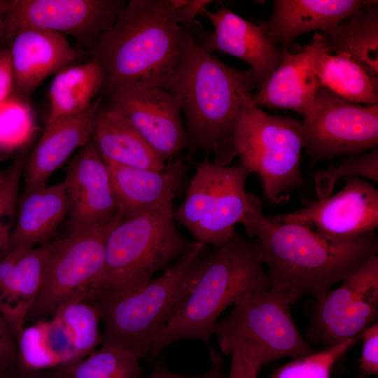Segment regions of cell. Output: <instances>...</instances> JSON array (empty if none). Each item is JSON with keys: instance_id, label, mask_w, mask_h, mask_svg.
Masks as SVG:
<instances>
[{"instance_id": "6da1fadb", "label": "cell", "mask_w": 378, "mask_h": 378, "mask_svg": "<svg viewBox=\"0 0 378 378\" xmlns=\"http://www.w3.org/2000/svg\"><path fill=\"white\" fill-rule=\"evenodd\" d=\"M240 224L249 237L258 238L270 289L290 304L308 295L319 300L378 252L374 232L340 238L303 225L275 222L262 214V202L252 194L251 207Z\"/></svg>"}, {"instance_id": "7a4b0ae2", "label": "cell", "mask_w": 378, "mask_h": 378, "mask_svg": "<svg viewBox=\"0 0 378 378\" xmlns=\"http://www.w3.org/2000/svg\"><path fill=\"white\" fill-rule=\"evenodd\" d=\"M256 87L251 69L228 66L204 50L186 29L179 59L162 88L178 99L184 115L188 148L213 155L227 166L237 156L234 136Z\"/></svg>"}, {"instance_id": "3957f363", "label": "cell", "mask_w": 378, "mask_h": 378, "mask_svg": "<svg viewBox=\"0 0 378 378\" xmlns=\"http://www.w3.org/2000/svg\"><path fill=\"white\" fill-rule=\"evenodd\" d=\"M186 29L176 20L171 0H130L90 52L102 66L100 92L132 83L162 88L176 64Z\"/></svg>"}, {"instance_id": "277c9868", "label": "cell", "mask_w": 378, "mask_h": 378, "mask_svg": "<svg viewBox=\"0 0 378 378\" xmlns=\"http://www.w3.org/2000/svg\"><path fill=\"white\" fill-rule=\"evenodd\" d=\"M271 280L259 254L257 240L239 233L200 260L195 281L182 305L155 337L151 355L183 339L209 343L219 315L243 295L267 290Z\"/></svg>"}, {"instance_id": "5b68a950", "label": "cell", "mask_w": 378, "mask_h": 378, "mask_svg": "<svg viewBox=\"0 0 378 378\" xmlns=\"http://www.w3.org/2000/svg\"><path fill=\"white\" fill-rule=\"evenodd\" d=\"M173 201L115 225L107 238L103 268L83 302L102 312L200 244L177 229Z\"/></svg>"}, {"instance_id": "8992f818", "label": "cell", "mask_w": 378, "mask_h": 378, "mask_svg": "<svg viewBox=\"0 0 378 378\" xmlns=\"http://www.w3.org/2000/svg\"><path fill=\"white\" fill-rule=\"evenodd\" d=\"M205 246L200 244L166 267L160 276L103 309L101 346L123 349L139 360L150 356L155 337L173 318L192 288Z\"/></svg>"}, {"instance_id": "52a82bcc", "label": "cell", "mask_w": 378, "mask_h": 378, "mask_svg": "<svg viewBox=\"0 0 378 378\" xmlns=\"http://www.w3.org/2000/svg\"><path fill=\"white\" fill-rule=\"evenodd\" d=\"M233 305L213 328L224 354L244 351L264 366L284 357L296 358L316 351L295 326L291 304L274 290L247 293Z\"/></svg>"}, {"instance_id": "ba28073f", "label": "cell", "mask_w": 378, "mask_h": 378, "mask_svg": "<svg viewBox=\"0 0 378 378\" xmlns=\"http://www.w3.org/2000/svg\"><path fill=\"white\" fill-rule=\"evenodd\" d=\"M234 142L241 164L260 178L268 200L281 204L288 191L304 183L302 123L250 104L243 111Z\"/></svg>"}, {"instance_id": "9c48e42d", "label": "cell", "mask_w": 378, "mask_h": 378, "mask_svg": "<svg viewBox=\"0 0 378 378\" xmlns=\"http://www.w3.org/2000/svg\"><path fill=\"white\" fill-rule=\"evenodd\" d=\"M250 174L241 163L222 166L206 158L199 164L185 200L174 211L195 242L218 248L234 234L251 207L246 190Z\"/></svg>"}, {"instance_id": "30bf717a", "label": "cell", "mask_w": 378, "mask_h": 378, "mask_svg": "<svg viewBox=\"0 0 378 378\" xmlns=\"http://www.w3.org/2000/svg\"><path fill=\"white\" fill-rule=\"evenodd\" d=\"M122 218L50 243L39 293L25 319H48L62 307L83 302L104 263L108 236Z\"/></svg>"}, {"instance_id": "8fae6325", "label": "cell", "mask_w": 378, "mask_h": 378, "mask_svg": "<svg viewBox=\"0 0 378 378\" xmlns=\"http://www.w3.org/2000/svg\"><path fill=\"white\" fill-rule=\"evenodd\" d=\"M101 312L78 302L66 304L50 318L24 327L16 340L17 370L24 372L75 365L100 344Z\"/></svg>"}, {"instance_id": "7c38bea8", "label": "cell", "mask_w": 378, "mask_h": 378, "mask_svg": "<svg viewBox=\"0 0 378 378\" xmlns=\"http://www.w3.org/2000/svg\"><path fill=\"white\" fill-rule=\"evenodd\" d=\"M302 131L312 164L339 155L358 156L377 148L378 106L354 103L319 87Z\"/></svg>"}, {"instance_id": "4fadbf2b", "label": "cell", "mask_w": 378, "mask_h": 378, "mask_svg": "<svg viewBox=\"0 0 378 378\" xmlns=\"http://www.w3.org/2000/svg\"><path fill=\"white\" fill-rule=\"evenodd\" d=\"M125 4L120 0H10L0 42L10 43L20 30L38 28L70 35L90 52Z\"/></svg>"}, {"instance_id": "5bb4252c", "label": "cell", "mask_w": 378, "mask_h": 378, "mask_svg": "<svg viewBox=\"0 0 378 378\" xmlns=\"http://www.w3.org/2000/svg\"><path fill=\"white\" fill-rule=\"evenodd\" d=\"M378 316V256L316 300L309 337L328 347L360 335Z\"/></svg>"}, {"instance_id": "9a60e30c", "label": "cell", "mask_w": 378, "mask_h": 378, "mask_svg": "<svg viewBox=\"0 0 378 378\" xmlns=\"http://www.w3.org/2000/svg\"><path fill=\"white\" fill-rule=\"evenodd\" d=\"M64 184L68 200L67 235L122 218L108 169L92 138L69 164Z\"/></svg>"}, {"instance_id": "2e32d148", "label": "cell", "mask_w": 378, "mask_h": 378, "mask_svg": "<svg viewBox=\"0 0 378 378\" xmlns=\"http://www.w3.org/2000/svg\"><path fill=\"white\" fill-rule=\"evenodd\" d=\"M108 104L122 111L164 162L188 148L179 102L168 90L127 84L108 94Z\"/></svg>"}, {"instance_id": "e0dca14e", "label": "cell", "mask_w": 378, "mask_h": 378, "mask_svg": "<svg viewBox=\"0 0 378 378\" xmlns=\"http://www.w3.org/2000/svg\"><path fill=\"white\" fill-rule=\"evenodd\" d=\"M268 218L315 227L318 232L335 237L360 236L378 227V190L360 178L348 177L336 194L307 202L298 211Z\"/></svg>"}, {"instance_id": "ac0fdd59", "label": "cell", "mask_w": 378, "mask_h": 378, "mask_svg": "<svg viewBox=\"0 0 378 378\" xmlns=\"http://www.w3.org/2000/svg\"><path fill=\"white\" fill-rule=\"evenodd\" d=\"M328 51L321 33H315L310 43L296 52L282 51V59L256 94L251 95L253 104L258 108H286L308 116L317 90L320 87L314 71L317 56Z\"/></svg>"}, {"instance_id": "d6986e66", "label": "cell", "mask_w": 378, "mask_h": 378, "mask_svg": "<svg viewBox=\"0 0 378 378\" xmlns=\"http://www.w3.org/2000/svg\"><path fill=\"white\" fill-rule=\"evenodd\" d=\"M202 13L214 26L212 33L204 32L197 43L208 52H219L236 57L250 66L255 85L260 88L276 69L282 51L267 38L262 27L226 7Z\"/></svg>"}, {"instance_id": "ffe728a7", "label": "cell", "mask_w": 378, "mask_h": 378, "mask_svg": "<svg viewBox=\"0 0 378 378\" xmlns=\"http://www.w3.org/2000/svg\"><path fill=\"white\" fill-rule=\"evenodd\" d=\"M9 44L13 95L25 101L46 78L66 66L80 64L88 53L74 48L66 36L38 28L20 30Z\"/></svg>"}, {"instance_id": "44dd1931", "label": "cell", "mask_w": 378, "mask_h": 378, "mask_svg": "<svg viewBox=\"0 0 378 378\" xmlns=\"http://www.w3.org/2000/svg\"><path fill=\"white\" fill-rule=\"evenodd\" d=\"M368 0H275L270 17L258 22L269 41L281 51L307 32L328 31Z\"/></svg>"}, {"instance_id": "7402d4cb", "label": "cell", "mask_w": 378, "mask_h": 378, "mask_svg": "<svg viewBox=\"0 0 378 378\" xmlns=\"http://www.w3.org/2000/svg\"><path fill=\"white\" fill-rule=\"evenodd\" d=\"M50 243L0 258V314L15 340L41 287Z\"/></svg>"}, {"instance_id": "603a6c76", "label": "cell", "mask_w": 378, "mask_h": 378, "mask_svg": "<svg viewBox=\"0 0 378 378\" xmlns=\"http://www.w3.org/2000/svg\"><path fill=\"white\" fill-rule=\"evenodd\" d=\"M100 103L99 98L80 113L46 124L43 134L24 167L23 194L45 187L52 173L77 148L88 141Z\"/></svg>"}, {"instance_id": "cb8c5ba5", "label": "cell", "mask_w": 378, "mask_h": 378, "mask_svg": "<svg viewBox=\"0 0 378 378\" xmlns=\"http://www.w3.org/2000/svg\"><path fill=\"white\" fill-rule=\"evenodd\" d=\"M104 162L108 169L122 218L143 214L174 200L188 169L178 158L168 160L162 171Z\"/></svg>"}, {"instance_id": "d4e9b609", "label": "cell", "mask_w": 378, "mask_h": 378, "mask_svg": "<svg viewBox=\"0 0 378 378\" xmlns=\"http://www.w3.org/2000/svg\"><path fill=\"white\" fill-rule=\"evenodd\" d=\"M91 138L104 161L154 171L165 167L122 111L109 104L97 111Z\"/></svg>"}, {"instance_id": "484cf974", "label": "cell", "mask_w": 378, "mask_h": 378, "mask_svg": "<svg viewBox=\"0 0 378 378\" xmlns=\"http://www.w3.org/2000/svg\"><path fill=\"white\" fill-rule=\"evenodd\" d=\"M67 213L68 200L64 182L23 194L18 204L8 252L47 244Z\"/></svg>"}, {"instance_id": "4316f807", "label": "cell", "mask_w": 378, "mask_h": 378, "mask_svg": "<svg viewBox=\"0 0 378 378\" xmlns=\"http://www.w3.org/2000/svg\"><path fill=\"white\" fill-rule=\"evenodd\" d=\"M329 53L349 57L378 78V1L368 2L344 21L321 33Z\"/></svg>"}, {"instance_id": "83f0119b", "label": "cell", "mask_w": 378, "mask_h": 378, "mask_svg": "<svg viewBox=\"0 0 378 378\" xmlns=\"http://www.w3.org/2000/svg\"><path fill=\"white\" fill-rule=\"evenodd\" d=\"M103 80V69L94 59L68 65L57 71L50 85V108L46 124L87 110Z\"/></svg>"}, {"instance_id": "f1b7e54d", "label": "cell", "mask_w": 378, "mask_h": 378, "mask_svg": "<svg viewBox=\"0 0 378 378\" xmlns=\"http://www.w3.org/2000/svg\"><path fill=\"white\" fill-rule=\"evenodd\" d=\"M314 71L320 87L354 103L378 106V78L349 57L323 51L316 58Z\"/></svg>"}, {"instance_id": "f546056e", "label": "cell", "mask_w": 378, "mask_h": 378, "mask_svg": "<svg viewBox=\"0 0 378 378\" xmlns=\"http://www.w3.org/2000/svg\"><path fill=\"white\" fill-rule=\"evenodd\" d=\"M69 378H139V359L115 346H101L79 363L60 368Z\"/></svg>"}, {"instance_id": "4dcf8cb0", "label": "cell", "mask_w": 378, "mask_h": 378, "mask_svg": "<svg viewBox=\"0 0 378 378\" xmlns=\"http://www.w3.org/2000/svg\"><path fill=\"white\" fill-rule=\"evenodd\" d=\"M360 339L358 335L294 358L277 368L270 378H330L335 363Z\"/></svg>"}, {"instance_id": "1f68e13d", "label": "cell", "mask_w": 378, "mask_h": 378, "mask_svg": "<svg viewBox=\"0 0 378 378\" xmlns=\"http://www.w3.org/2000/svg\"><path fill=\"white\" fill-rule=\"evenodd\" d=\"M34 119L29 103L16 96L0 105V153H10L31 136Z\"/></svg>"}, {"instance_id": "d6a6232c", "label": "cell", "mask_w": 378, "mask_h": 378, "mask_svg": "<svg viewBox=\"0 0 378 378\" xmlns=\"http://www.w3.org/2000/svg\"><path fill=\"white\" fill-rule=\"evenodd\" d=\"M312 175L318 200L332 195L337 182L344 176H360L378 182V149L374 148L365 155L348 157L338 166L316 171Z\"/></svg>"}, {"instance_id": "836d02e7", "label": "cell", "mask_w": 378, "mask_h": 378, "mask_svg": "<svg viewBox=\"0 0 378 378\" xmlns=\"http://www.w3.org/2000/svg\"><path fill=\"white\" fill-rule=\"evenodd\" d=\"M24 160L18 159L8 172L0 183V258L8 251L12 230L14 227L17 211L18 197Z\"/></svg>"}, {"instance_id": "e575fe53", "label": "cell", "mask_w": 378, "mask_h": 378, "mask_svg": "<svg viewBox=\"0 0 378 378\" xmlns=\"http://www.w3.org/2000/svg\"><path fill=\"white\" fill-rule=\"evenodd\" d=\"M362 351L359 358V369L365 375L378 374V323L374 322L360 334Z\"/></svg>"}, {"instance_id": "d590c367", "label": "cell", "mask_w": 378, "mask_h": 378, "mask_svg": "<svg viewBox=\"0 0 378 378\" xmlns=\"http://www.w3.org/2000/svg\"><path fill=\"white\" fill-rule=\"evenodd\" d=\"M0 367L13 372L17 370V343L8 325L0 314Z\"/></svg>"}, {"instance_id": "8d00e7d4", "label": "cell", "mask_w": 378, "mask_h": 378, "mask_svg": "<svg viewBox=\"0 0 378 378\" xmlns=\"http://www.w3.org/2000/svg\"><path fill=\"white\" fill-rule=\"evenodd\" d=\"M211 368L205 374L198 376H183L172 372L162 364L154 365L152 372L147 378H226L223 363L215 351L210 349Z\"/></svg>"}, {"instance_id": "74e56055", "label": "cell", "mask_w": 378, "mask_h": 378, "mask_svg": "<svg viewBox=\"0 0 378 378\" xmlns=\"http://www.w3.org/2000/svg\"><path fill=\"white\" fill-rule=\"evenodd\" d=\"M14 77L9 48L0 50V105L13 95Z\"/></svg>"}, {"instance_id": "f35d334b", "label": "cell", "mask_w": 378, "mask_h": 378, "mask_svg": "<svg viewBox=\"0 0 378 378\" xmlns=\"http://www.w3.org/2000/svg\"><path fill=\"white\" fill-rule=\"evenodd\" d=\"M211 2L209 0H187L185 4L174 9L176 20L178 24L192 21Z\"/></svg>"}, {"instance_id": "ab89813d", "label": "cell", "mask_w": 378, "mask_h": 378, "mask_svg": "<svg viewBox=\"0 0 378 378\" xmlns=\"http://www.w3.org/2000/svg\"><path fill=\"white\" fill-rule=\"evenodd\" d=\"M8 378H69L59 369L24 372L15 370Z\"/></svg>"}, {"instance_id": "60d3db41", "label": "cell", "mask_w": 378, "mask_h": 378, "mask_svg": "<svg viewBox=\"0 0 378 378\" xmlns=\"http://www.w3.org/2000/svg\"><path fill=\"white\" fill-rule=\"evenodd\" d=\"M10 0H0V41L3 34V25L5 14L8 8Z\"/></svg>"}, {"instance_id": "b9f144b4", "label": "cell", "mask_w": 378, "mask_h": 378, "mask_svg": "<svg viewBox=\"0 0 378 378\" xmlns=\"http://www.w3.org/2000/svg\"><path fill=\"white\" fill-rule=\"evenodd\" d=\"M227 378H258L256 376L246 371L231 368Z\"/></svg>"}, {"instance_id": "7bdbcfd3", "label": "cell", "mask_w": 378, "mask_h": 378, "mask_svg": "<svg viewBox=\"0 0 378 378\" xmlns=\"http://www.w3.org/2000/svg\"><path fill=\"white\" fill-rule=\"evenodd\" d=\"M11 373L0 367V378H8Z\"/></svg>"}, {"instance_id": "ee69618b", "label": "cell", "mask_w": 378, "mask_h": 378, "mask_svg": "<svg viewBox=\"0 0 378 378\" xmlns=\"http://www.w3.org/2000/svg\"><path fill=\"white\" fill-rule=\"evenodd\" d=\"M7 172H8V169H5L0 172V183L4 180L6 176Z\"/></svg>"}]
</instances>
